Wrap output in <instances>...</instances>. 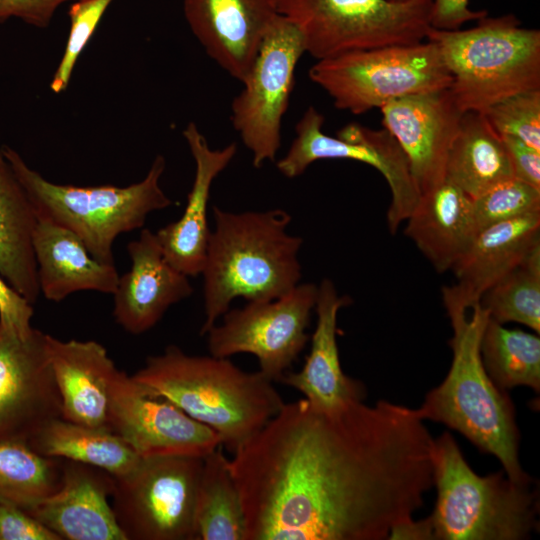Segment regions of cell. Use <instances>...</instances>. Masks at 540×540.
I'll use <instances>...</instances> for the list:
<instances>
[{"label": "cell", "mask_w": 540, "mask_h": 540, "mask_svg": "<svg viewBox=\"0 0 540 540\" xmlns=\"http://www.w3.org/2000/svg\"><path fill=\"white\" fill-rule=\"evenodd\" d=\"M418 409L388 401L323 410L284 403L229 459L245 540H383L434 486Z\"/></svg>", "instance_id": "6da1fadb"}, {"label": "cell", "mask_w": 540, "mask_h": 540, "mask_svg": "<svg viewBox=\"0 0 540 540\" xmlns=\"http://www.w3.org/2000/svg\"><path fill=\"white\" fill-rule=\"evenodd\" d=\"M442 297L453 330V359L444 381L425 396L418 410L424 420L447 425L497 457L509 479L530 482L519 461L512 401L495 386L482 361L481 339L489 314L480 302L465 304L448 286Z\"/></svg>", "instance_id": "7a4b0ae2"}, {"label": "cell", "mask_w": 540, "mask_h": 540, "mask_svg": "<svg viewBox=\"0 0 540 540\" xmlns=\"http://www.w3.org/2000/svg\"><path fill=\"white\" fill-rule=\"evenodd\" d=\"M203 276L205 335L241 297L247 302L279 298L302 276L298 253L303 239L288 233L291 215L283 209L228 212L212 208Z\"/></svg>", "instance_id": "3957f363"}, {"label": "cell", "mask_w": 540, "mask_h": 540, "mask_svg": "<svg viewBox=\"0 0 540 540\" xmlns=\"http://www.w3.org/2000/svg\"><path fill=\"white\" fill-rule=\"evenodd\" d=\"M132 378L213 429L231 453L285 403L259 370L245 372L228 358L188 355L176 345L149 356Z\"/></svg>", "instance_id": "277c9868"}, {"label": "cell", "mask_w": 540, "mask_h": 540, "mask_svg": "<svg viewBox=\"0 0 540 540\" xmlns=\"http://www.w3.org/2000/svg\"><path fill=\"white\" fill-rule=\"evenodd\" d=\"M433 460L435 540H522L538 529L531 481L515 482L504 471L477 475L448 432L434 439Z\"/></svg>", "instance_id": "5b68a950"}, {"label": "cell", "mask_w": 540, "mask_h": 540, "mask_svg": "<svg viewBox=\"0 0 540 540\" xmlns=\"http://www.w3.org/2000/svg\"><path fill=\"white\" fill-rule=\"evenodd\" d=\"M426 40L437 45L463 113H482L504 98L540 89V30L523 27L513 14L487 15L465 30L430 27Z\"/></svg>", "instance_id": "8992f818"}, {"label": "cell", "mask_w": 540, "mask_h": 540, "mask_svg": "<svg viewBox=\"0 0 540 540\" xmlns=\"http://www.w3.org/2000/svg\"><path fill=\"white\" fill-rule=\"evenodd\" d=\"M4 154L24 187L36 218L51 220L76 234L90 254L114 263L113 244L123 233L141 229L148 215L172 204L160 186L166 162L157 155L143 180L127 187L56 184L27 165L18 152Z\"/></svg>", "instance_id": "52a82bcc"}, {"label": "cell", "mask_w": 540, "mask_h": 540, "mask_svg": "<svg viewBox=\"0 0 540 540\" xmlns=\"http://www.w3.org/2000/svg\"><path fill=\"white\" fill-rule=\"evenodd\" d=\"M317 60L426 40L432 0H276Z\"/></svg>", "instance_id": "ba28073f"}, {"label": "cell", "mask_w": 540, "mask_h": 540, "mask_svg": "<svg viewBox=\"0 0 540 540\" xmlns=\"http://www.w3.org/2000/svg\"><path fill=\"white\" fill-rule=\"evenodd\" d=\"M309 78L337 109L353 114L381 108L396 98L450 88L452 83L437 45L429 40L317 60Z\"/></svg>", "instance_id": "9c48e42d"}, {"label": "cell", "mask_w": 540, "mask_h": 540, "mask_svg": "<svg viewBox=\"0 0 540 540\" xmlns=\"http://www.w3.org/2000/svg\"><path fill=\"white\" fill-rule=\"evenodd\" d=\"M203 458H142L130 472L114 477L111 504L127 540H194Z\"/></svg>", "instance_id": "30bf717a"}, {"label": "cell", "mask_w": 540, "mask_h": 540, "mask_svg": "<svg viewBox=\"0 0 540 540\" xmlns=\"http://www.w3.org/2000/svg\"><path fill=\"white\" fill-rule=\"evenodd\" d=\"M323 123L324 116L314 106H309L296 124V137L288 152L276 164L278 170L292 179L322 159H349L372 166L383 175L390 188L387 223L391 233H395L420 198L401 146L384 128L375 130L352 122L332 137L322 131Z\"/></svg>", "instance_id": "8fae6325"}, {"label": "cell", "mask_w": 540, "mask_h": 540, "mask_svg": "<svg viewBox=\"0 0 540 540\" xmlns=\"http://www.w3.org/2000/svg\"><path fill=\"white\" fill-rule=\"evenodd\" d=\"M317 291L313 283H299L279 298L229 309L222 323L205 334L210 354L219 358L252 354L259 371L280 382L309 339L306 329Z\"/></svg>", "instance_id": "7c38bea8"}, {"label": "cell", "mask_w": 540, "mask_h": 540, "mask_svg": "<svg viewBox=\"0 0 540 540\" xmlns=\"http://www.w3.org/2000/svg\"><path fill=\"white\" fill-rule=\"evenodd\" d=\"M297 27L279 15L263 39L242 91L234 98L231 120L254 167L274 161L281 146V124L305 53Z\"/></svg>", "instance_id": "4fadbf2b"}, {"label": "cell", "mask_w": 540, "mask_h": 540, "mask_svg": "<svg viewBox=\"0 0 540 540\" xmlns=\"http://www.w3.org/2000/svg\"><path fill=\"white\" fill-rule=\"evenodd\" d=\"M107 425L141 458H203L222 446L213 429L121 370L111 383Z\"/></svg>", "instance_id": "5bb4252c"}, {"label": "cell", "mask_w": 540, "mask_h": 540, "mask_svg": "<svg viewBox=\"0 0 540 540\" xmlns=\"http://www.w3.org/2000/svg\"><path fill=\"white\" fill-rule=\"evenodd\" d=\"M61 417L47 334H20L0 324V441L28 442Z\"/></svg>", "instance_id": "9a60e30c"}, {"label": "cell", "mask_w": 540, "mask_h": 540, "mask_svg": "<svg viewBox=\"0 0 540 540\" xmlns=\"http://www.w3.org/2000/svg\"><path fill=\"white\" fill-rule=\"evenodd\" d=\"M380 110L383 128L405 153L420 196L441 184L463 115L450 88L396 98Z\"/></svg>", "instance_id": "2e32d148"}, {"label": "cell", "mask_w": 540, "mask_h": 540, "mask_svg": "<svg viewBox=\"0 0 540 540\" xmlns=\"http://www.w3.org/2000/svg\"><path fill=\"white\" fill-rule=\"evenodd\" d=\"M183 7L206 53L241 82L279 16L276 0H183Z\"/></svg>", "instance_id": "e0dca14e"}, {"label": "cell", "mask_w": 540, "mask_h": 540, "mask_svg": "<svg viewBox=\"0 0 540 540\" xmlns=\"http://www.w3.org/2000/svg\"><path fill=\"white\" fill-rule=\"evenodd\" d=\"M127 251L131 266L112 294L113 317L126 332L139 335L153 328L170 306L191 296L193 287L189 276L164 257L150 229H142Z\"/></svg>", "instance_id": "ac0fdd59"}, {"label": "cell", "mask_w": 540, "mask_h": 540, "mask_svg": "<svg viewBox=\"0 0 540 540\" xmlns=\"http://www.w3.org/2000/svg\"><path fill=\"white\" fill-rule=\"evenodd\" d=\"M114 484L103 469L63 459L60 487L26 511L61 540H127L108 500Z\"/></svg>", "instance_id": "d6986e66"}, {"label": "cell", "mask_w": 540, "mask_h": 540, "mask_svg": "<svg viewBox=\"0 0 540 540\" xmlns=\"http://www.w3.org/2000/svg\"><path fill=\"white\" fill-rule=\"evenodd\" d=\"M195 161V176L182 216L155 232L164 257L189 277L202 273L211 230L207 207L214 179L229 165L237 148L231 143L221 149L210 148L207 140L190 122L183 131Z\"/></svg>", "instance_id": "ffe728a7"}, {"label": "cell", "mask_w": 540, "mask_h": 540, "mask_svg": "<svg viewBox=\"0 0 540 540\" xmlns=\"http://www.w3.org/2000/svg\"><path fill=\"white\" fill-rule=\"evenodd\" d=\"M351 304L347 295L340 296L330 279L318 286L315 310L317 322L311 347L302 369L286 372L280 382L303 394L311 405L335 410L355 401H363L364 386L347 376L341 367L337 345V316Z\"/></svg>", "instance_id": "44dd1931"}, {"label": "cell", "mask_w": 540, "mask_h": 540, "mask_svg": "<svg viewBox=\"0 0 540 540\" xmlns=\"http://www.w3.org/2000/svg\"><path fill=\"white\" fill-rule=\"evenodd\" d=\"M47 348L61 399V417L96 428L107 425L111 383L119 370L97 341H63L47 334Z\"/></svg>", "instance_id": "7402d4cb"}, {"label": "cell", "mask_w": 540, "mask_h": 540, "mask_svg": "<svg viewBox=\"0 0 540 540\" xmlns=\"http://www.w3.org/2000/svg\"><path fill=\"white\" fill-rule=\"evenodd\" d=\"M540 247V212L499 222L477 232L453 265L457 283L449 289L465 304L480 302L482 295L520 266Z\"/></svg>", "instance_id": "603a6c76"}, {"label": "cell", "mask_w": 540, "mask_h": 540, "mask_svg": "<svg viewBox=\"0 0 540 540\" xmlns=\"http://www.w3.org/2000/svg\"><path fill=\"white\" fill-rule=\"evenodd\" d=\"M40 294L60 302L79 291L113 294L119 279L115 263L94 258L69 229L37 218L32 234Z\"/></svg>", "instance_id": "cb8c5ba5"}, {"label": "cell", "mask_w": 540, "mask_h": 540, "mask_svg": "<svg viewBox=\"0 0 540 540\" xmlns=\"http://www.w3.org/2000/svg\"><path fill=\"white\" fill-rule=\"evenodd\" d=\"M406 222L405 234L440 273L452 269L477 234L473 199L447 180L420 196Z\"/></svg>", "instance_id": "d4e9b609"}, {"label": "cell", "mask_w": 540, "mask_h": 540, "mask_svg": "<svg viewBox=\"0 0 540 540\" xmlns=\"http://www.w3.org/2000/svg\"><path fill=\"white\" fill-rule=\"evenodd\" d=\"M37 218L0 145V273L31 304L40 295L32 234Z\"/></svg>", "instance_id": "484cf974"}, {"label": "cell", "mask_w": 540, "mask_h": 540, "mask_svg": "<svg viewBox=\"0 0 540 540\" xmlns=\"http://www.w3.org/2000/svg\"><path fill=\"white\" fill-rule=\"evenodd\" d=\"M512 178L511 162L501 136L482 113H463L448 154L445 180L474 199Z\"/></svg>", "instance_id": "4316f807"}, {"label": "cell", "mask_w": 540, "mask_h": 540, "mask_svg": "<svg viewBox=\"0 0 540 540\" xmlns=\"http://www.w3.org/2000/svg\"><path fill=\"white\" fill-rule=\"evenodd\" d=\"M27 444L37 453L98 467L119 477L134 469L136 452L109 428H96L56 418Z\"/></svg>", "instance_id": "83f0119b"}, {"label": "cell", "mask_w": 540, "mask_h": 540, "mask_svg": "<svg viewBox=\"0 0 540 540\" xmlns=\"http://www.w3.org/2000/svg\"><path fill=\"white\" fill-rule=\"evenodd\" d=\"M239 489L220 446L203 458L194 522V540H245Z\"/></svg>", "instance_id": "f1b7e54d"}, {"label": "cell", "mask_w": 540, "mask_h": 540, "mask_svg": "<svg viewBox=\"0 0 540 540\" xmlns=\"http://www.w3.org/2000/svg\"><path fill=\"white\" fill-rule=\"evenodd\" d=\"M481 356L495 386L506 391L516 386L540 390V338L519 329H507L488 319L481 339Z\"/></svg>", "instance_id": "f546056e"}, {"label": "cell", "mask_w": 540, "mask_h": 540, "mask_svg": "<svg viewBox=\"0 0 540 540\" xmlns=\"http://www.w3.org/2000/svg\"><path fill=\"white\" fill-rule=\"evenodd\" d=\"M63 459L37 453L26 442L0 441V502L28 510L61 485Z\"/></svg>", "instance_id": "4dcf8cb0"}, {"label": "cell", "mask_w": 540, "mask_h": 540, "mask_svg": "<svg viewBox=\"0 0 540 540\" xmlns=\"http://www.w3.org/2000/svg\"><path fill=\"white\" fill-rule=\"evenodd\" d=\"M489 318L517 322L540 333V247L490 287L480 299Z\"/></svg>", "instance_id": "1f68e13d"}, {"label": "cell", "mask_w": 540, "mask_h": 540, "mask_svg": "<svg viewBox=\"0 0 540 540\" xmlns=\"http://www.w3.org/2000/svg\"><path fill=\"white\" fill-rule=\"evenodd\" d=\"M477 232L493 224L540 212V189L516 178L473 199Z\"/></svg>", "instance_id": "d6a6232c"}, {"label": "cell", "mask_w": 540, "mask_h": 540, "mask_svg": "<svg viewBox=\"0 0 540 540\" xmlns=\"http://www.w3.org/2000/svg\"><path fill=\"white\" fill-rule=\"evenodd\" d=\"M500 136H513L540 150V89L504 98L482 112Z\"/></svg>", "instance_id": "836d02e7"}, {"label": "cell", "mask_w": 540, "mask_h": 540, "mask_svg": "<svg viewBox=\"0 0 540 540\" xmlns=\"http://www.w3.org/2000/svg\"><path fill=\"white\" fill-rule=\"evenodd\" d=\"M113 0H77L69 9L71 28L63 57L51 81V90L60 93L68 86L74 65Z\"/></svg>", "instance_id": "e575fe53"}, {"label": "cell", "mask_w": 540, "mask_h": 540, "mask_svg": "<svg viewBox=\"0 0 540 540\" xmlns=\"http://www.w3.org/2000/svg\"><path fill=\"white\" fill-rule=\"evenodd\" d=\"M0 540H61L26 510L0 502Z\"/></svg>", "instance_id": "d590c367"}, {"label": "cell", "mask_w": 540, "mask_h": 540, "mask_svg": "<svg viewBox=\"0 0 540 540\" xmlns=\"http://www.w3.org/2000/svg\"><path fill=\"white\" fill-rule=\"evenodd\" d=\"M68 1L77 0H0V23L16 17L38 28H46L57 8Z\"/></svg>", "instance_id": "8d00e7d4"}, {"label": "cell", "mask_w": 540, "mask_h": 540, "mask_svg": "<svg viewBox=\"0 0 540 540\" xmlns=\"http://www.w3.org/2000/svg\"><path fill=\"white\" fill-rule=\"evenodd\" d=\"M33 304L13 289L0 273V324L26 334L32 328Z\"/></svg>", "instance_id": "74e56055"}, {"label": "cell", "mask_w": 540, "mask_h": 540, "mask_svg": "<svg viewBox=\"0 0 540 540\" xmlns=\"http://www.w3.org/2000/svg\"><path fill=\"white\" fill-rule=\"evenodd\" d=\"M514 178L540 189V150L513 136H501Z\"/></svg>", "instance_id": "f35d334b"}, {"label": "cell", "mask_w": 540, "mask_h": 540, "mask_svg": "<svg viewBox=\"0 0 540 540\" xmlns=\"http://www.w3.org/2000/svg\"><path fill=\"white\" fill-rule=\"evenodd\" d=\"M470 0H432L430 25L439 30H457L465 23L488 15L486 10H472Z\"/></svg>", "instance_id": "ab89813d"}, {"label": "cell", "mask_w": 540, "mask_h": 540, "mask_svg": "<svg viewBox=\"0 0 540 540\" xmlns=\"http://www.w3.org/2000/svg\"><path fill=\"white\" fill-rule=\"evenodd\" d=\"M387 539L400 540H435L430 517L421 520L413 518L394 525Z\"/></svg>", "instance_id": "60d3db41"}, {"label": "cell", "mask_w": 540, "mask_h": 540, "mask_svg": "<svg viewBox=\"0 0 540 540\" xmlns=\"http://www.w3.org/2000/svg\"><path fill=\"white\" fill-rule=\"evenodd\" d=\"M392 1H395V2H405V1H408V0H392Z\"/></svg>", "instance_id": "b9f144b4"}]
</instances>
